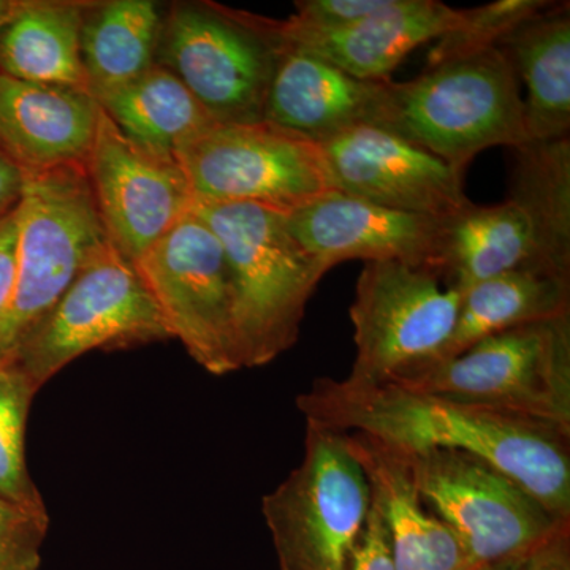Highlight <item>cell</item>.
I'll return each instance as SVG.
<instances>
[{"label": "cell", "mask_w": 570, "mask_h": 570, "mask_svg": "<svg viewBox=\"0 0 570 570\" xmlns=\"http://www.w3.org/2000/svg\"><path fill=\"white\" fill-rule=\"evenodd\" d=\"M313 423L395 450H459L479 456L570 521V434L546 423L456 403L403 385L321 377L296 397Z\"/></svg>", "instance_id": "6da1fadb"}, {"label": "cell", "mask_w": 570, "mask_h": 570, "mask_svg": "<svg viewBox=\"0 0 570 570\" xmlns=\"http://www.w3.org/2000/svg\"><path fill=\"white\" fill-rule=\"evenodd\" d=\"M519 78L498 47L385 81L374 127L414 142L466 174L497 146L530 141Z\"/></svg>", "instance_id": "7a4b0ae2"}, {"label": "cell", "mask_w": 570, "mask_h": 570, "mask_svg": "<svg viewBox=\"0 0 570 570\" xmlns=\"http://www.w3.org/2000/svg\"><path fill=\"white\" fill-rule=\"evenodd\" d=\"M193 212L217 236L230 266L243 367L268 365L298 341L307 303L328 269L296 242L287 214L198 200Z\"/></svg>", "instance_id": "3957f363"}, {"label": "cell", "mask_w": 570, "mask_h": 570, "mask_svg": "<svg viewBox=\"0 0 570 570\" xmlns=\"http://www.w3.org/2000/svg\"><path fill=\"white\" fill-rule=\"evenodd\" d=\"M105 232L85 167L28 175L18 206L17 276L0 316V363L104 250Z\"/></svg>", "instance_id": "277c9868"}, {"label": "cell", "mask_w": 570, "mask_h": 570, "mask_svg": "<svg viewBox=\"0 0 570 570\" xmlns=\"http://www.w3.org/2000/svg\"><path fill=\"white\" fill-rule=\"evenodd\" d=\"M284 45L283 21L209 0L176 2L164 14L156 62L217 124H257Z\"/></svg>", "instance_id": "5b68a950"}, {"label": "cell", "mask_w": 570, "mask_h": 570, "mask_svg": "<svg viewBox=\"0 0 570 570\" xmlns=\"http://www.w3.org/2000/svg\"><path fill=\"white\" fill-rule=\"evenodd\" d=\"M392 382L570 434V314L498 333Z\"/></svg>", "instance_id": "8992f818"}, {"label": "cell", "mask_w": 570, "mask_h": 570, "mask_svg": "<svg viewBox=\"0 0 570 570\" xmlns=\"http://www.w3.org/2000/svg\"><path fill=\"white\" fill-rule=\"evenodd\" d=\"M401 455L426 508L459 538L474 570L527 561L569 535L570 521L551 515L530 491L479 456L459 450Z\"/></svg>", "instance_id": "52a82bcc"}, {"label": "cell", "mask_w": 570, "mask_h": 570, "mask_svg": "<svg viewBox=\"0 0 570 570\" xmlns=\"http://www.w3.org/2000/svg\"><path fill=\"white\" fill-rule=\"evenodd\" d=\"M306 425L302 463L262 513L281 570H347L370 517V482L343 433Z\"/></svg>", "instance_id": "ba28073f"}, {"label": "cell", "mask_w": 570, "mask_h": 570, "mask_svg": "<svg viewBox=\"0 0 570 570\" xmlns=\"http://www.w3.org/2000/svg\"><path fill=\"white\" fill-rule=\"evenodd\" d=\"M171 340L137 265L110 246L67 288L10 362L40 390L78 356Z\"/></svg>", "instance_id": "9c48e42d"}, {"label": "cell", "mask_w": 570, "mask_h": 570, "mask_svg": "<svg viewBox=\"0 0 570 570\" xmlns=\"http://www.w3.org/2000/svg\"><path fill=\"white\" fill-rule=\"evenodd\" d=\"M176 159L198 202L291 214L337 190L321 145L265 121L213 124Z\"/></svg>", "instance_id": "30bf717a"}, {"label": "cell", "mask_w": 570, "mask_h": 570, "mask_svg": "<svg viewBox=\"0 0 570 570\" xmlns=\"http://www.w3.org/2000/svg\"><path fill=\"white\" fill-rule=\"evenodd\" d=\"M460 302V291L434 269L366 262L348 311L356 355L347 377L384 384L434 362L455 328Z\"/></svg>", "instance_id": "8fae6325"}, {"label": "cell", "mask_w": 570, "mask_h": 570, "mask_svg": "<svg viewBox=\"0 0 570 570\" xmlns=\"http://www.w3.org/2000/svg\"><path fill=\"white\" fill-rule=\"evenodd\" d=\"M171 337L208 373L242 370L230 266L217 236L186 214L137 262Z\"/></svg>", "instance_id": "7c38bea8"}, {"label": "cell", "mask_w": 570, "mask_h": 570, "mask_svg": "<svg viewBox=\"0 0 570 570\" xmlns=\"http://www.w3.org/2000/svg\"><path fill=\"white\" fill-rule=\"evenodd\" d=\"M85 170L108 239L134 264L193 212L178 159L129 140L102 108Z\"/></svg>", "instance_id": "4fadbf2b"}, {"label": "cell", "mask_w": 570, "mask_h": 570, "mask_svg": "<svg viewBox=\"0 0 570 570\" xmlns=\"http://www.w3.org/2000/svg\"><path fill=\"white\" fill-rule=\"evenodd\" d=\"M321 146L340 193L436 217L472 204L463 171L389 130L356 126Z\"/></svg>", "instance_id": "5bb4252c"}, {"label": "cell", "mask_w": 570, "mask_h": 570, "mask_svg": "<svg viewBox=\"0 0 570 570\" xmlns=\"http://www.w3.org/2000/svg\"><path fill=\"white\" fill-rule=\"evenodd\" d=\"M445 217L397 212L336 190L287 214V225L328 272L348 261H393L438 272Z\"/></svg>", "instance_id": "9a60e30c"}, {"label": "cell", "mask_w": 570, "mask_h": 570, "mask_svg": "<svg viewBox=\"0 0 570 570\" xmlns=\"http://www.w3.org/2000/svg\"><path fill=\"white\" fill-rule=\"evenodd\" d=\"M99 115L86 89L0 73V151L26 175L86 167Z\"/></svg>", "instance_id": "2e32d148"}, {"label": "cell", "mask_w": 570, "mask_h": 570, "mask_svg": "<svg viewBox=\"0 0 570 570\" xmlns=\"http://www.w3.org/2000/svg\"><path fill=\"white\" fill-rule=\"evenodd\" d=\"M464 9L439 0H392L381 13L337 31H311L283 20L284 39L352 77L387 81L409 52L459 28Z\"/></svg>", "instance_id": "e0dca14e"}, {"label": "cell", "mask_w": 570, "mask_h": 570, "mask_svg": "<svg viewBox=\"0 0 570 570\" xmlns=\"http://www.w3.org/2000/svg\"><path fill=\"white\" fill-rule=\"evenodd\" d=\"M384 85L352 77L285 41L264 121L322 145L356 126H374Z\"/></svg>", "instance_id": "ac0fdd59"}, {"label": "cell", "mask_w": 570, "mask_h": 570, "mask_svg": "<svg viewBox=\"0 0 570 570\" xmlns=\"http://www.w3.org/2000/svg\"><path fill=\"white\" fill-rule=\"evenodd\" d=\"M343 434L365 469L395 570H474L459 538L426 508L404 456L360 434Z\"/></svg>", "instance_id": "d6986e66"}, {"label": "cell", "mask_w": 570, "mask_h": 570, "mask_svg": "<svg viewBox=\"0 0 570 570\" xmlns=\"http://www.w3.org/2000/svg\"><path fill=\"white\" fill-rule=\"evenodd\" d=\"M527 86L524 124L530 140L570 137V3L550 2L498 43Z\"/></svg>", "instance_id": "ffe728a7"}, {"label": "cell", "mask_w": 570, "mask_h": 570, "mask_svg": "<svg viewBox=\"0 0 570 570\" xmlns=\"http://www.w3.org/2000/svg\"><path fill=\"white\" fill-rule=\"evenodd\" d=\"M86 7L78 0H17L0 31V73L88 91L81 61Z\"/></svg>", "instance_id": "44dd1931"}, {"label": "cell", "mask_w": 570, "mask_h": 570, "mask_svg": "<svg viewBox=\"0 0 570 570\" xmlns=\"http://www.w3.org/2000/svg\"><path fill=\"white\" fill-rule=\"evenodd\" d=\"M520 269L538 273L531 225L512 202L471 204L445 217L438 273L450 287L463 294Z\"/></svg>", "instance_id": "7402d4cb"}, {"label": "cell", "mask_w": 570, "mask_h": 570, "mask_svg": "<svg viewBox=\"0 0 570 570\" xmlns=\"http://www.w3.org/2000/svg\"><path fill=\"white\" fill-rule=\"evenodd\" d=\"M512 151L509 198L531 225L535 272L570 281V137Z\"/></svg>", "instance_id": "603a6c76"}, {"label": "cell", "mask_w": 570, "mask_h": 570, "mask_svg": "<svg viewBox=\"0 0 570 570\" xmlns=\"http://www.w3.org/2000/svg\"><path fill=\"white\" fill-rule=\"evenodd\" d=\"M164 13L153 0L88 2L81 61L92 97L137 80L156 63Z\"/></svg>", "instance_id": "cb8c5ba5"}, {"label": "cell", "mask_w": 570, "mask_h": 570, "mask_svg": "<svg viewBox=\"0 0 570 570\" xmlns=\"http://www.w3.org/2000/svg\"><path fill=\"white\" fill-rule=\"evenodd\" d=\"M94 99L129 140L163 156L176 157L216 124L193 92L157 62L137 80Z\"/></svg>", "instance_id": "d4e9b609"}, {"label": "cell", "mask_w": 570, "mask_h": 570, "mask_svg": "<svg viewBox=\"0 0 570 570\" xmlns=\"http://www.w3.org/2000/svg\"><path fill=\"white\" fill-rule=\"evenodd\" d=\"M566 314H570L569 279L528 269L491 277L461 294L455 328L434 362L463 354L498 333Z\"/></svg>", "instance_id": "484cf974"}, {"label": "cell", "mask_w": 570, "mask_h": 570, "mask_svg": "<svg viewBox=\"0 0 570 570\" xmlns=\"http://www.w3.org/2000/svg\"><path fill=\"white\" fill-rule=\"evenodd\" d=\"M37 392L17 363H0V498L47 512L26 461V426Z\"/></svg>", "instance_id": "4316f807"}, {"label": "cell", "mask_w": 570, "mask_h": 570, "mask_svg": "<svg viewBox=\"0 0 570 570\" xmlns=\"http://www.w3.org/2000/svg\"><path fill=\"white\" fill-rule=\"evenodd\" d=\"M550 0H497L475 9H464L463 22L445 33L428 52V66L498 47L515 26L546 9Z\"/></svg>", "instance_id": "83f0119b"}, {"label": "cell", "mask_w": 570, "mask_h": 570, "mask_svg": "<svg viewBox=\"0 0 570 570\" xmlns=\"http://www.w3.org/2000/svg\"><path fill=\"white\" fill-rule=\"evenodd\" d=\"M48 512H33L0 498V570H39Z\"/></svg>", "instance_id": "f1b7e54d"}, {"label": "cell", "mask_w": 570, "mask_h": 570, "mask_svg": "<svg viewBox=\"0 0 570 570\" xmlns=\"http://www.w3.org/2000/svg\"><path fill=\"white\" fill-rule=\"evenodd\" d=\"M392 0H299L292 24L311 31H337L387 9Z\"/></svg>", "instance_id": "f546056e"}, {"label": "cell", "mask_w": 570, "mask_h": 570, "mask_svg": "<svg viewBox=\"0 0 570 570\" xmlns=\"http://www.w3.org/2000/svg\"><path fill=\"white\" fill-rule=\"evenodd\" d=\"M347 570H395L387 531L373 505L365 532L352 554Z\"/></svg>", "instance_id": "4dcf8cb0"}, {"label": "cell", "mask_w": 570, "mask_h": 570, "mask_svg": "<svg viewBox=\"0 0 570 570\" xmlns=\"http://www.w3.org/2000/svg\"><path fill=\"white\" fill-rule=\"evenodd\" d=\"M18 206L0 216V316L9 305L17 276Z\"/></svg>", "instance_id": "1f68e13d"}, {"label": "cell", "mask_w": 570, "mask_h": 570, "mask_svg": "<svg viewBox=\"0 0 570 570\" xmlns=\"http://www.w3.org/2000/svg\"><path fill=\"white\" fill-rule=\"evenodd\" d=\"M28 175L0 151V216L20 205Z\"/></svg>", "instance_id": "d6a6232c"}, {"label": "cell", "mask_w": 570, "mask_h": 570, "mask_svg": "<svg viewBox=\"0 0 570 570\" xmlns=\"http://www.w3.org/2000/svg\"><path fill=\"white\" fill-rule=\"evenodd\" d=\"M520 570H569V535L532 554Z\"/></svg>", "instance_id": "836d02e7"}, {"label": "cell", "mask_w": 570, "mask_h": 570, "mask_svg": "<svg viewBox=\"0 0 570 570\" xmlns=\"http://www.w3.org/2000/svg\"><path fill=\"white\" fill-rule=\"evenodd\" d=\"M14 7H17V0H0V31H2L6 22L9 21Z\"/></svg>", "instance_id": "e575fe53"}, {"label": "cell", "mask_w": 570, "mask_h": 570, "mask_svg": "<svg viewBox=\"0 0 570 570\" xmlns=\"http://www.w3.org/2000/svg\"><path fill=\"white\" fill-rule=\"evenodd\" d=\"M523 562H509V564L490 566V568H483L480 570H520V566L523 564Z\"/></svg>", "instance_id": "d590c367"}]
</instances>
